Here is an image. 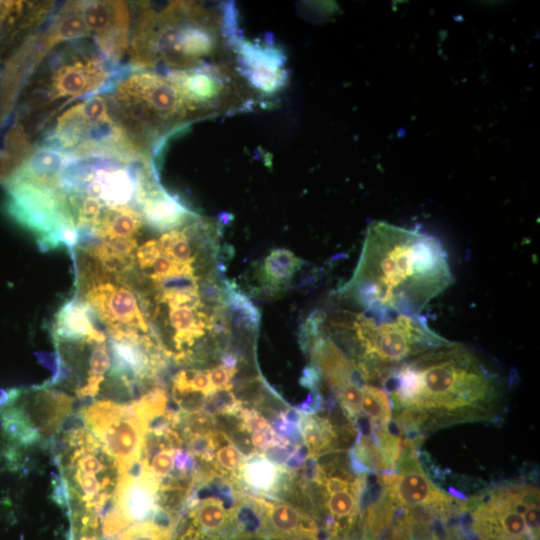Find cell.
<instances>
[{"label": "cell", "mask_w": 540, "mask_h": 540, "mask_svg": "<svg viewBox=\"0 0 540 540\" xmlns=\"http://www.w3.org/2000/svg\"><path fill=\"white\" fill-rule=\"evenodd\" d=\"M89 30L83 19L79 2L68 4L53 21L44 37V47H51L73 39L89 36Z\"/></svg>", "instance_id": "obj_22"}, {"label": "cell", "mask_w": 540, "mask_h": 540, "mask_svg": "<svg viewBox=\"0 0 540 540\" xmlns=\"http://www.w3.org/2000/svg\"><path fill=\"white\" fill-rule=\"evenodd\" d=\"M111 104L127 137L142 154L167 133L202 117L169 78L146 70L122 79Z\"/></svg>", "instance_id": "obj_6"}, {"label": "cell", "mask_w": 540, "mask_h": 540, "mask_svg": "<svg viewBox=\"0 0 540 540\" xmlns=\"http://www.w3.org/2000/svg\"><path fill=\"white\" fill-rule=\"evenodd\" d=\"M92 308L78 297L68 300L55 315L53 338L55 342H106Z\"/></svg>", "instance_id": "obj_17"}, {"label": "cell", "mask_w": 540, "mask_h": 540, "mask_svg": "<svg viewBox=\"0 0 540 540\" xmlns=\"http://www.w3.org/2000/svg\"><path fill=\"white\" fill-rule=\"evenodd\" d=\"M254 499L263 513L266 536L277 540H297L303 536L318 538L319 527L311 515L288 503H272L260 497Z\"/></svg>", "instance_id": "obj_16"}, {"label": "cell", "mask_w": 540, "mask_h": 540, "mask_svg": "<svg viewBox=\"0 0 540 540\" xmlns=\"http://www.w3.org/2000/svg\"><path fill=\"white\" fill-rule=\"evenodd\" d=\"M143 222L141 214L133 207H105L91 230L101 241H131L136 240Z\"/></svg>", "instance_id": "obj_19"}, {"label": "cell", "mask_w": 540, "mask_h": 540, "mask_svg": "<svg viewBox=\"0 0 540 540\" xmlns=\"http://www.w3.org/2000/svg\"><path fill=\"white\" fill-rule=\"evenodd\" d=\"M84 426L103 444L117 463L120 475L139 462L146 424L134 401L97 400L80 410Z\"/></svg>", "instance_id": "obj_11"}, {"label": "cell", "mask_w": 540, "mask_h": 540, "mask_svg": "<svg viewBox=\"0 0 540 540\" xmlns=\"http://www.w3.org/2000/svg\"><path fill=\"white\" fill-rule=\"evenodd\" d=\"M539 502V488L529 482H511L484 489L464 501L479 540H538L528 528L524 512Z\"/></svg>", "instance_id": "obj_9"}, {"label": "cell", "mask_w": 540, "mask_h": 540, "mask_svg": "<svg viewBox=\"0 0 540 540\" xmlns=\"http://www.w3.org/2000/svg\"><path fill=\"white\" fill-rule=\"evenodd\" d=\"M303 444L309 450V456L335 449L337 434L325 415H301L298 424Z\"/></svg>", "instance_id": "obj_23"}, {"label": "cell", "mask_w": 540, "mask_h": 540, "mask_svg": "<svg viewBox=\"0 0 540 540\" xmlns=\"http://www.w3.org/2000/svg\"><path fill=\"white\" fill-rule=\"evenodd\" d=\"M133 38V62L144 68L189 69L226 57L230 20L196 2H170L162 10L142 5Z\"/></svg>", "instance_id": "obj_3"}, {"label": "cell", "mask_w": 540, "mask_h": 540, "mask_svg": "<svg viewBox=\"0 0 540 540\" xmlns=\"http://www.w3.org/2000/svg\"><path fill=\"white\" fill-rule=\"evenodd\" d=\"M73 398L46 385L0 394V426L13 447L51 442L73 409Z\"/></svg>", "instance_id": "obj_8"}, {"label": "cell", "mask_w": 540, "mask_h": 540, "mask_svg": "<svg viewBox=\"0 0 540 540\" xmlns=\"http://www.w3.org/2000/svg\"><path fill=\"white\" fill-rule=\"evenodd\" d=\"M248 433L249 432L246 429H241L229 437L231 444H233L242 455H245V457L257 452L252 446Z\"/></svg>", "instance_id": "obj_32"}, {"label": "cell", "mask_w": 540, "mask_h": 540, "mask_svg": "<svg viewBox=\"0 0 540 540\" xmlns=\"http://www.w3.org/2000/svg\"><path fill=\"white\" fill-rule=\"evenodd\" d=\"M453 281L438 239L417 229L375 221L367 229L355 271L339 295L364 313L387 320L418 316Z\"/></svg>", "instance_id": "obj_2"}, {"label": "cell", "mask_w": 540, "mask_h": 540, "mask_svg": "<svg viewBox=\"0 0 540 540\" xmlns=\"http://www.w3.org/2000/svg\"><path fill=\"white\" fill-rule=\"evenodd\" d=\"M111 101L93 95L65 110L58 118L45 147L66 152L76 158L102 155L120 159L143 158L127 137Z\"/></svg>", "instance_id": "obj_7"}, {"label": "cell", "mask_w": 540, "mask_h": 540, "mask_svg": "<svg viewBox=\"0 0 540 540\" xmlns=\"http://www.w3.org/2000/svg\"><path fill=\"white\" fill-rule=\"evenodd\" d=\"M137 207L144 222L158 231H170L183 226L197 215L169 195L152 176L139 192Z\"/></svg>", "instance_id": "obj_15"}, {"label": "cell", "mask_w": 540, "mask_h": 540, "mask_svg": "<svg viewBox=\"0 0 540 540\" xmlns=\"http://www.w3.org/2000/svg\"><path fill=\"white\" fill-rule=\"evenodd\" d=\"M109 77L103 61L95 56L63 60L49 76L46 95L49 101L80 97L99 90Z\"/></svg>", "instance_id": "obj_13"}, {"label": "cell", "mask_w": 540, "mask_h": 540, "mask_svg": "<svg viewBox=\"0 0 540 540\" xmlns=\"http://www.w3.org/2000/svg\"><path fill=\"white\" fill-rule=\"evenodd\" d=\"M215 456L214 467L221 476L229 480L231 476L239 474L237 470H240L244 458L231 442L220 447Z\"/></svg>", "instance_id": "obj_26"}, {"label": "cell", "mask_w": 540, "mask_h": 540, "mask_svg": "<svg viewBox=\"0 0 540 540\" xmlns=\"http://www.w3.org/2000/svg\"><path fill=\"white\" fill-rule=\"evenodd\" d=\"M73 158L74 156L56 149L38 148L17 167L9 178L29 180L56 189L61 172Z\"/></svg>", "instance_id": "obj_18"}, {"label": "cell", "mask_w": 540, "mask_h": 540, "mask_svg": "<svg viewBox=\"0 0 540 540\" xmlns=\"http://www.w3.org/2000/svg\"><path fill=\"white\" fill-rule=\"evenodd\" d=\"M237 370H229L218 365L207 370L210 383L214 390H231L233 387L232 379Z\"/></svg>", "instance_id": "obj_30"}, {"label": "cell", "mask_w": 540, "mask_h": 540, "mask_svg": "<svg viewBox=\"0 0 540 540\" xmlns=\"http://www.w3.org/2000/svg\"><path fill=\"white\" fill-rule=\"evenodd\" d=\"M360 414L368 419L371 433L389 427L392 421V407L386 392L381 387L365 385Z\"/></svg>", "instance_id": "obj_25"}, {"label": "cell", "mask_w": 540, "mask_h": 540, "mask_svg": "<svg viewBox=\"0 0 540 540\" xmlns=\"http://www.w3.org/2000/svg\"><path fill=\"white\" fill-rule=\"evenodd\" d=\"M299 382L303 387L310 390L318 389L321 382V374L314 365L307 366L304 368Z\"/></svg>", "instance_id": "obj_33"}, {"label": "cell", "mask_w": 540, "mask_h": 540, "mask_svg": "<svg viewBox=\"0 0 540 540\" xmlns=\"http://www.w3.org/2000/svg\"><path fill=\"white\" fill-rule=\"evenodd\" d=\"M198 296L204 307L214 309L224 305L223 286L217 282L213 272L198 277Z\"/></svg>", "instance_id": "obj_27"}, {"label": "cell", "mask_w": 540, "mask_h": 540, "mask_svg": "<svg viewBox=\"0 0 540 540\" xmlns=\"http://www.w3.org/2000/svg\"><path fill=\"white\" fill-rule=\"evenodd\" d=\"M6 212L37 236L38 246L48 251L60 246V235L76 228L64 195L47 185L18 178L7 181Z\"/></svg>", "instance_id": "obj_10"}, {"label": "cell", "mask_w": 540, "mask_h": 540, "mask_svg": "<svg viewBox=\"0 0 540 540\" xmlns=\"http://www.w3.org/2000/svg\"><path fill=\"white\" fill-rule=\"evenodd\" d=\"M280 467L269 461L264 454L255 452L245 457L239 474L246 487L271 495Z\"/></svg>", "instance_id": "obj_24"}, {"label": "cell", "mask_w": 540, "mask_h": 540, "mask_svg": "<svg viewBox=\"0 0 540 540\" xmlns=\"http://www.w3.org/2000/svg\"><path fill=\"white\" fill-rule=\"evenodd\" d=\"M223 291L224 305L231 327L233 326L240 333L256 334L260 326L261 314L253 302L229 281H224Z\"/></svg>", "instance_id": "obj_20"}, {"label": "cell", "mask_w": 540, "mask_h": 540, "mask_svg": "<svg viewBox=\"0 0 540 540\" xmlns=\"http://www.w3.org/2000/svg\"><path fill=\"white\" fill-rule=\"evenodd\" d=\"M302 260L287 249H273L262 264V277L271 292H277L290 283L301 268Z\"/></svg>", "instance_id": "obj_21"}, {"label": "cell", "mask_w": 540, "mask_h": 540, "mask_svg": "<svg viewBox=\"0 0 540 540\" xmlns=\"http://www.w3.org/2000/svg\"><path fill=\"white\" fill-rule=\"evenodd\" d=\"M217 431L229 437L238 430L245 429L241 418L232 413H218L212 416Z\"/></svg>", "instance_id": "obj_29"}, {"label": "cell", "mask_w": 540, "mask_h": 540, "mask_svg": "<svg viewBox=\"0 0 540 540\" xmlns=\"http://www.w3.org/2000/svg\"><path fill=\"white\" fill-rule=\"evenodd\" d=\"M297 447L298 446H295L291 443L283 447H272L264 452V456L272 463L278 466H282L292 455V453L297 449Z\"/></svg>", "instance_id": "obj_31"}, {"label": "cell", "mask_w": 540, "mask_h": 540, "mask_svg": "<svg viewBox=\"0 0 540 540\" xmlns=\"http://www.w3.org/2000/svg\"><path fill=\"white\" fill-rule=\"evenodd\" d=\"M404 439L466 422H495L501 396L495 374L463 345L451 341L402 363L380 386Z\"/></svg>", "instance_id": "obj_1"}, {"label": "cell", "mask_w": 540, "mask_h": 540, "mask_svg": "<svg viewBox=\"0 0 540 540\" xmlns=\"http://www.w3.org/2000/svg\"><path fill=\"white\" fill-rule=\"evenodd\" d=\"M72 540H96L103 516L114 507L120 478L116 461L85 427L73 426L59 443Z\"/></svg>", "instance_id": "obj_5"}, {"label": "cell", "mask_w": 540, "mask_h": 540, "mask_svg": "<svg viewBox=\"0 0 540 540\" xmlns=\"http://www.w3.org/2000/svg\"><path fill=\"white\" fill-rule=\"evenodd\" d=\"M309 456L308 448L302 444L292 453V455L285 462L288 469L292 471H298L303 466L305 460Z\"/></svg>", "instance_id": "obj_34"}, {"label": "cell", "mask_w": 540, "mask_h": 540, "mask_svg": "<svg viewBox=\"0 0 540 540\" xmlns=\"http://www.w3.org/2000/svg\"><path fill=\"white\" fill-rule=\"evenodd\" d=\"M272 423L274 431L291 444L295 446L303 444L298 424L287 421L283 414L275 418Z\"/></svg>", "instance_id": "obj_28"}, {"label": "cell", "mask_w": 540, "mask_h": 540, "mask_svg": "<svg viewBox=\"0 0 540 540\" xmlns=\"http://www.w3.org/2000/svg\"><path fill=\"white\" fill-rule=\"evenodd\" d=\"M236 52L241 64L238 71L256 95L270 96L285 85L283 60L277 50L243 44Z\"/></svg>", "instance_id": "obj_14"}, {"label": "cell", "mask_w": 540, "mask_h": 540, "mask_svg": "<svg viewBox=\"0 0 540 540\" xmlns=\"http://www.w3.org/2000/svg\"><path fill=\"white\" fill-rule=\"evenodd\" d=\"M324 319L325 335L358 368L365 382L377 387L402 363L448 341L420 315L378 320L364 312L340 310L325 314Z\"/></svg>", "instance_id": "obj_4"}, {"label": "cell", "mask_w": 540, "mask_h": 540, "mask_svg": "<svg viewBox=\"0 0 540 540\" xmlns=\"http://www.w3.org/2000/svg\"><path fill=\"white\" fill-rule=\"evenodd\" d=\"M79 7L89 30L103 54L118 60L129 42L130 13L122 1H82Z\"/></svg>", "instance_id": "obj_12"}]
</instances>
